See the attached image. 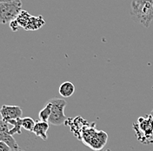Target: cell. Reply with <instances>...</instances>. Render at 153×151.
Here are the masks:
<instances>
[{
	"label": "cell",
	"instance_id": "6da1fadb",
	"mask_svg": "<svg viewBox=\"0 0 153 151\" xmlns=\"http://www.w3.org/2000/svg\"><path fill=\"white\" fill-rule=\"evenodd\" d=\"M79 140L93 151L102 150L107 143L108 134L103 130H97L95 122L87 123L83 128Z\"/></svg>",
	"mask_w": 153,
	"mask_h": 151
},
{
	"label": "cell",
	"instance_id": "7a4b0ae2",
	"mask_svg": "<svg viewBox=\"0 0 153 151\" xmlns=\"http://www.w3.org/2000/svg\"><path fill=\"white\" fill-rule=\"evenodd\" d=\"M131 15L143 26L149 27L153 20V0H135L131 4Z\"/></svg>",
	"mask_w": 153,
	"mask_h": 151
},
{
	"label": "cell",
	"instance_id": "3957f363",
	"mask_svg": "<svg viewBox=\"0 0 153 151\" xmlns=\"http://www.w3.org/2000/svg\"><path fill=\"white\" fill-rule=\"evenodd\" d=\"M137 139L143 144L153 143V117L149 114L139 117L132 124Z\"/></svg>",
	"mask_w": 153,
	"mask_h": 151
},
{
	"label": "cell",
	"instance_id": "277c9868",
	"mask_svg": "<svg viewBox=\"0 0 153 151\" xmlns=\"http://www.w3.org/2000/svg\"><path fill=\"white\" fill-rule=\"evenodd\" d=\"M21 9V0H7L0 3V24L5 25L16 19Z\"/></svg>",
	"mask_w": 153,
	"mask_h": 151
},
{
	"label": "cell",
	"instance_id": "5b68a950",
	"mask_svg": "<svg viewBox=\"0 0 153 151\" xmlns=\"http://www.w3.org/2000/svg\"><path fill=\"white\" fill-rule=\"evenodd\" d=\"M49 101L51 103L52 107H51V114L48 122L55 126L65 124L67 120L66 116L65 114L66 101L59 98H52L49 100Z\"/></svg>",
	"mask_w": 153,
	"mask_h": 151
},
{
	"label": "cell",
	"instance_id": "8992f818",
	"mask_svg": "<svg viewBox=\"0 0 153 151\" xmlns=\"http://www.w3.org/2000/svg\"><path fill=\"white\" fill-rule=\"evenodd\" d=\"M16 21L18 22L19 27H22L26 31H36L45 24V21L42 16H31L26 11H21L19 16L16 18Z\"/></svg>",
	"mask_w": 153,
	"mask_h": 151
},
{
	"label": "cell",
	"instance_id": "52a82bcc",
	"mask_svg": "<svg viewBox=\"0 0 153 151\" xmlns=\"http://www.w3.org/2000/svg\"><path fill=\"white\" fill-rule=\"evenodd\" d=\"M9 123L0 120V142H5L8 144L13 151L19 150V146L17 141L14 139L13 135L10 134Z\"/></svg>",
	"mask_w": 153,
	"mask_h": 151
},
{
	"label": "cell",
	"instance_id": "ba28073f",
	"mask_svg": "<svg viewBox=\"0 0 153 151\" xmlns=\"http://www.w3.org/2000/svg\"><path fill=\"white\" fill-rule=\"evenodd\" d=\"M0 114L2 116V120L7 122L10 120H14L21 118L23 111L22 108L19 106H9L3 105L0 108Z\"/></svg>",
	"mask_w": 153,
	"mask_h": 151
},
{
	"label": "cell",
	"instance_id": "9c48e42d",
	"mask_svg": "<svg viewBox=\"0 0 153 151\" xmlns=\"http://www.w3.org/2000/svg\"><path fill=\"white\" fill-rule=\"evenodd\" d=\"M87 121L85 120L83 117L81 116H76L74 119H67L65 124L70 126L71 128V131L76 136V138L79 140L80 139V135H81V132L83 130V128L87 124Z\"/></svg>",
	"mask_w": 153,
	"mask_h": 151
},
{
	"label": "cell",
	"instance_id": "30bf717a",
	"mask_svg": "<svg viewBox=\"0 0 153 151\" xmlns=\"http://www.w3.org/2000/svg\"><path fill=\"white\" fill-rule=\"evenodd\" d=\"M48 129H49V122H43V121H38V122H36L32 133L37 137H40L44 141H46Z\"/></svg>",
	"mask_w": 153,
	"mask_h": 151
},
{
	"label": "cell",
	"instance_id": "8fae6325",
	"mask_svg": "<svg viewBox=\"0 0 153 151\" xmlns=\"http://www.w3.org/2000/svg\"><path fill=\"white\" fill-rule=\"evenodd\" d=\"M58 92L60 95L64 98H69L74 94L75 92V86L71 81H65L62 83L58 88Z\"/></svg>",
	"mask_w": 153,
	"mask_h": 151
},
{
	"label": "cell",
	"instance_id": "7c38bea8",
	"mask_svg": "<svg viewBox=\"0 0 153 151\" xmlns=\"http://www.w3.org/2000/svg\"><path fill=\"white\" fill-rule=\"evenodd\" d=\"M22 119L23 118H18V119L10 120V121L6 122L7 123H9V125H12V128H10L9 131L10 135H14L15 134H20L22 133V130H21V128H23V126H22Z\"/></svg>",
	"mask_w": 153,
	"mask_h": 151
},
{
	"label": "cell",
	"instance_id": "4fadbf2b",
	"mask_svg": "<svg viewBox=\"0 0 153 151\" xmlns=\"http://www.w3.org/2000/svg\"><path fill=\"white\" fill-rule=\"evenodd\" d=\"M51 107H52V105L48 101V102L45 105V107L44 108H42L40 110L39 113H38V116H39L40 121L47 122H49V119H50L51 114Z\"/></svg>",
	"mask_w": 153,
	"mask_h": 151
},
{
	"label": "cell",
	"instance_id": "5bb4252c",
	"mask_svg": "<svg viewBox=\"0 0 153 151\" xmlns=\"http://www.w3.org/2000/svg\"><path fill=\"white\" fill-rule=\"evenodd\" d=\"M35 124H36V122L32 118H30V117H25V118L22 119V126H23V128H25L27 131L32 132L33 131V128L35 127Z\"/></svg>",
	"mask_w": 153,
	"mask_h": 151
},
{
	"label": "cell",
	"instance_id": "9a60e30c",
	"mask_svg": "<svg viewBox=\"0 0 153 151\" xmlns=\"http://www.w3.org/2000/svg\"><path fill=\"white\" fill-rule=\"evenodd\" d=\"M10 27L11 28V30H12L13 32H17V31L20 28V27H19V24H18V22L16 21V19L12 20V21L10 23Z\"/></svg>",
	"mask_w": 153,
	"mask_h": 151
},
{
	"label": "cell",
	"instance_id": "2e32d148",
	"mask_svg": "<svg viewBox=\"0 0 153 151\" xmlns=\"http://www.w3.org/2000/svg\"><path fill=\"white\" fill-rule=\"evenodd\" d=\"M0 151H12V149L5 142H0Z\"/></svg>",
	"mask_w": 153,
	"mask_h": 151
},
{
	"label": "cell",
	"instance_id": "e0dca14e",
	"mask_svg": "<svg viewBox=\"0 0 153 151\" xmlns=\"http://www.w3.org/2000/svg\"><path fill=\"white\" fill-rule=\"evenodd\" d=\"M97 151H111L110 149H102V150H97Z\"/></svg>",
	"mask_w": 153,
	"mask_h": 151
},
{
	"label": "cell",
	"instance_id": "ac0fdd59",
	"mask_svg": "<svg viewBox=\"0 0 153 151\" xmlns=\"http://www.w3.org/2000/svg\"><path fill=\"white\" fill-rule=\"evenodd\" d=\"M150 114H151V115H152V116L153 117V109L152 110V112H151V113H150Z\"/></svg>",
	"mask_w": 153,
	"mask_h": 151
},
{
	"label": "cell",
	"instance_id": "d6986e66",
	"mask_svg": "<svg viewBox=\"0 0 153 151\" xmlns=\"http://www.w3.org/2000/svg\"><path fill=\"white\" fill-rule=\"evenodd\" d=\"M4 1H7V0H0V3H2V2H4Z\"/></svg>",
	"mask_w": 153,
	"mask_h": 151
},
{
	"label": "cell",
	"instance_id": "ffe728a7",
	"mask_svg": "<svg viewBox=\"0 0 153 151\" xmlns=\"http://www.w3.org/2000/svg\"><path fill=\"white\" fill-rule=\"evenodd\" d=\"M13 151V150H12ZM18 151H25V150H21V149H19V150H18Z\"/></svg>",
	"mask_w": 153,
	"mask_h": 151
}]
</instances>
